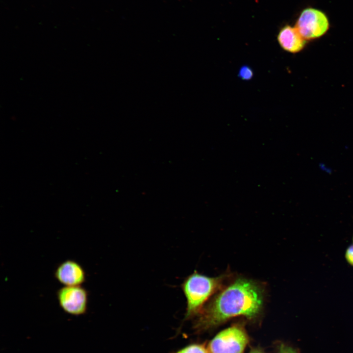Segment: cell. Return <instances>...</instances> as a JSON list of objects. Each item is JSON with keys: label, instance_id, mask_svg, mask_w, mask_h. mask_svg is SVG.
Instances as JSON below:
<instances>
[{"label": "cell", "instance_id": "6da1fadb", "mask_svg": "<svg viewBox=\"0 0 353 353\" xmlns=\"http://www.w3.org/2000/svg\"><path fill=\"white\" fill-rule=\"evenodd\" d=\"M263 290L255 281L239 278L220 291L199 314L194 327L208 329L234 317L252 319L261 313Z\"/></svg>", "mask_w": 353, "mask_h": 353}, {"label": "cell", "instance_id": "7a4b0ae2", "mask_svg": "<svg viewBox=\"0 0 353 353\" xmlns=\"http://www.w3.org/2000/svg\"><path fill=\"white\" fill-rule=\"evenodd\" d=\"M223 278V276L209 277L196 271L185 278L181 284L187 303L185 319L200 313L204 303L219 289Z\"/></svg>", "mask_w": 353, "mask_h": 353}, {"label": "cell", "instance_id": "3957f363", "mask_svg": "<svg viewBox=\"0 0 353 353\" xmlns=\"http://www.w3.org/2000/svg\"><path fill=\"white\" fill-rule=\"evenodd\" d=\"M249 342L242 327L234 325L217 334L209 343V353H243Z\"/></svg>", "mask_w": 353, "mask_h": 353}, {"label": "cell", "instance_id": "277c9868", "mask_svg": "<svg viewBox=\"0 0 353 353\" xmlns=\"http://www.w3.org/2000/svg\"><path fill=\"white\" fill-rule=\"evenodd\" d=\"M295 27L306 41L319 38L329 28V22L322 11L312 7L304 9L298 17Z\"/></svg>", "mask_w": 353, "mask_h": 353}, {"label": "cell", "instance_id": "5b68a950", "mask_svg": "<svg viewBox=\"0 0 353 353\" xmlns=\"http://www.w3.org/2000/svg\"><path fill=\"white\" fill-rule=\"evenodd\" d=\"M56 296L59 306L66 313L79 316L86 312L88 293L81 285L64 286L58 290Z\"/></svg>", "mask_w": 353, "mask_h": 353}, {"label": "cell", "instance_id": "8992f818", "mask_svg": "<svg viewBox=\"0 0 353 353\" xmlns=\"http://www.w3.org/2000/svg\"><path fill=\"white\" fill-rule=\"evenodd\" d=\"M54 277L64 286L81 285L86 279L85 272L80 264L73 260H67L56 268Z\"/></svg>", "mask_w": 353, "mask_h": 353}, {"label": "cell", "instance_id": "52a82bcc", "mask_svg": "<svg viewBox=\"0 0 353 353\" xmlns=\"http://www.w3.org/2000/svg\"><path fill=\"white\" fill-rule=\"evenodd\" d=\"M277 39L283 50L292 53L302 50L306 44V40L297 28L289 25H286L280 29Z\"/></svg>", "mask_w": 353, "mask_h": 353}, {"label": "cell", "instance_id": "ba28073f", "mask_svg": "<svg viewBox=\"0 0 353 353\" xmlns=\"http://www.w3.org/2000/svg\"><path fill=\"white\" fill-rule=\"evenodd\" d=\"M176 353H209L203 345L193 344L178 351Z\"/></svg>", "mask_w": 353, "mask_h": 353}, {"label": "cell", "instance_id": "9c48e42d", "mask_svg": "<svg viewBox=\"0 0 353 353\" xmlns=\"http://www.w3.org/2000/svg\"><path fill=\"white\" fill-rule=\"evenodd\" d=\"M253 73L251 68L248 66H243L240 68L238 76L244 80H249L252 78Z\"/></svg>", "mask_w": 353, "mask_h": 353}, {"label": "cell", "instance_id": "30bf717a", "mask_svg": "<svg viewBox=\"0 0 353 353\" xmlns=\"http://www.w3.org/2000/svg\"><path fill=\"white\" fill-rule=\"evenodd\" d=\"M277 353H299L298 351L292 346L284 343H280L277 346Z\"/></svg>", "mask_w": 353, "mask_h": 353}, {"label": "cell", "instance_id": "8fae6325", "mask_svg": "<svg viewBox=\"0 0 353 353\" xmlns=\"http://www.w3.org/2000/svg\"><path fill=\"white\" fill-rule=\"evenodd\" d=\"M345 258L348 263L353 266V245L350 246L345 252Z\"/></svg>", "mask_w": 353, "mask_h": 353}, {"label": "cell", "instance_id": "7c38bea8", "mask_svg": "<svg viewBox=\"0 0 353 353\" xmlns=\"http://www.w3.org/2000/svg\"><path fill=\"white\" fill-rule=\"evenodd\" d=\"M249 353H264L261 350L257 349L252 350Z\"/></svg>", "mask_w": 353, "mask_h": 353}, {"label": "cell", "instance_id": "4fadbf2b", "mask_svg": "<svg viewBox=\"0 0 353 353\" xmlns=\"http://www.w3.org/2000/svg\"></svg>", "mask_w": 353, "mask_h": 353}]
</instances>
